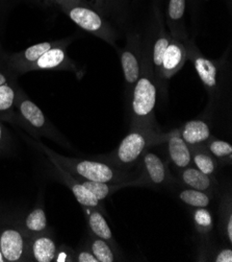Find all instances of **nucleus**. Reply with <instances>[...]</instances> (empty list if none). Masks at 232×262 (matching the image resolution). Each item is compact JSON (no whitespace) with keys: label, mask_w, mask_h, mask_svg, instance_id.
I'll list each match as a JSON object with an SVG mask.
<instances>
[{"label":"nucleus","mask_w":232,"mask_h":262,"mask_svg":"<svg viewBox=\"0 0 232 262\" xmlns=\"http://www.w3.org/2000/svg\"><path fill=\"white\" fill-rule=\"evenodd\" d=\"M25 140L42 151L51 164L59 165L69 173L86 180L105 183H126L138 180L140 176V171L138 170L133 171L132 169L119 168L103 160L95 161L66 157L49 148L38 140L29 137L25 138Z\"/></svg>","instance_id":"1"},{"label":"nucleus","mask_w":232,"mask_h":262,"mask_svg":"<svg viewBox=\"0 0 232 262\" xmlns=\"http://www.w3.org/2000/svg\"><path fill=\"white\" fill-rule=\"evenodd\" d=\"M159 85L154 76L150 60V48H143V64L139 80L130 95L131 127L157 125L156 109Z\"/></svg>","instance_id":"2"},{"label":"nucleus","mask_w":232,"mask_h":262,"mask_svg":"<svg viewBox=\"0 0 232 262\" xmlns=\"http://www.w3.org/2000/svg\"><path fill=\"white\" fill-rule=\"evenodd\" d=\"M166 138L167 134L162 133L158 125L134 126L114 151L100 158L119 168L132 169L148 149L165 143Z\"/></svg>","instance_id":"3"},{"label":"nucleus","mask_w":232,"mask_h":262,"mask_svg":"<svg viewBox=\"0 0 232 262\" xmlns=\"http://www.w3.org/2000/svg\"><path fill=\"white\" fill-rule=\"evenodd\" d=\"M15 112L17 115V126L23 128L31 137L36 140L46 138L55 141L65 148H72L68 139L54 123L49 121L43 110L37 106L21 87L15 99Z\"/></svg>","instance_id":"4"},{"label":"nucleus","mask_w":232,"mask_h":262,"mask_svg":"<svg viewBox=\"0 0 232 262\" xmlns=\"http://www.w3.org/2000/svg\"><path fill=\"white\" fill-rule=\"evenodd\" d=\"M184 44L187 49L188 60L193 63L200 81L208 91L209 108L213 111L222 96V61H215L203 56L194 41L190 39Z\"/></svg>","instance_id":"5"},{"label":"nucleus","mask_w":232,"mask_h":262,"mask_svg":"<svg viewBox=\"0 0 232 262\" xmlns=\"http://www.w3.org/2000/svg\"><path fill=\"white\" fill-rule=\"evenodd\" d=\"M62 11L81 29L115 46L118 38L113 26L96 11L84 3L60 5Z\"/></svg>","instance_id":"6"},{"label":"nucleus","mask_w":232,"mask_h":262,"mask_svg":"<svg viewBox=\"0 0 232 262\" xmlns=\"http://www.w3.org/2000/svg\"><path fill=\"white\" fill-rule=\"evenodd\" d=\"M18 76L9 66L6 54L0 50V120L16 126L15 99L20 88Z\"/></svg>","instance_id":"7"},{"label":"nucleus","mask_w":232,"mask_h":262,"mask_svg":"<svg viewBox=\"0 0 232 262\" xmlns=\"http://www.w3.org/2000/svg\"><path fill=\"white\" fill-rule=\"evenodd\" d=\"M141 165V187L162 188L173 186L177 180L172 176L168 162L156 152L148 149L139 161Z\"/></svg>","instance_id":"8"},{"label":"nucleus","mask_w":232,"mask_h":262,"mask_svg":"<svg viewBox=\"0 0 232 262\" xmlns=\"http://www.w3.org/2000/svg\"><path fill=\"white\" fill-rule=\"evenodd\" d=\"M30 236L21 226H0V251L5 262L31 261Z\"/></svg>","instance_id":"9"},{"label":"nucleus","mask_w":232,"mask_h":262,"mask_svg":"<svg viewBox=\"0 0 232 262\" xmlns=\"http://www.w3.org/2000/svg\"><path fill=\"white\" fill-rule=\"evenodd\" d=\"M120 60L123 70L126 95L130 97L132 90L139 80L143 64V43L138 34H130L127 43L120 50Z\"/></svg>","instance_id":"10"},{"label":"nucleus","mask_w":232,"mask_h":262,"mask_svg":"<svg viewBox=\"0 0 232 262\" xmlns=\"http://www.w3.org/2000/svg\"><path fill=\"white\" fill-rule=\"evenodd\" d=\"M72 39H63L60 41V43L53 48H50L35 62L33 63L29 69L28 72L31 71H46V70H55V71H72L77 72V69L75 63L72 61V59L69 57L67 52V47L71 43Z\"/></svg>","instance_id":"11"},{"label":"nucleus","mask_w":232,"mask_h":262,"mask_svg":"<svg viewBox=\"0 0 232 262\" xmlns=\"http://www.w3.org/2000/svg\"><path fill=\"white\" fill-rule=\"evenodd\" d=\"M60 41L61 40L45 41V42H41L33 46H30L27 49L16 52V54H12V55L6 54L7 62L17 75H22L28 72L29 67L33 63H35L44 54V52H46L50 48H53L54 46L58 45Z\"/></svg>","instance_id":"12"},{"label":"nucleus","mask_w":232,"mask_h":262,"mask_svg":"<svg viewBox=\"0 0 232 262\" xmlns=\"http://www.w3.org/2000/svg\"><path fill=\"white\" fill-rule=\"evenodd\" d=\"M53 174L71 190L77 202H79L83 207L96 208L98 210L105 213L101 202L93 193L86 189L85 186L81 184L73 174L69 173L59 165H54Z\"/></svg>","instance_id":"13"},{"label":"nucleus","mask_w":232,"mask_h":262,"mask_svg":"<svg viewBox=\"0 0 232 262\" xmlns=\"http://www.w3.org/2000/svg\"><path fill=\"white\" fill-rule=\"evenodd\" d=\"M187 61V49L185 44L172 37L164 52L162 60L160 75L161 84L164 81L170 80L173 75H175L184 67Z\"/></svg>","instance_id":"14"},{"label":"nucleus","mask_w":232,"mask_h":262,"mask_svg":"<svg viewBox=\"0 0 232 262\" xmlns=\"http://www.w3.org/2000/svg\"><path fill=\"white\" fill-rule=\"evenodd\" d=\"M167 143L169 159L175 167L183 169L192 165V150L187 142L182 138L179 129L175 128L167 133Z\"/></svg>","instance_id":"15"},{"label":"nucleus","mask_w":232,"mask_h":262,"mask_svg":"<svg viewBox=\"0 0 232 262\" xmlns=\"http://www.w3.org/2000/svg\"><path fill=\"white\" fill-rule=\"evenodd\" d=\"M59 247L50 231L35 235L30 238V258L35 262H54Z\"/></svg>","instance_id":"16"},{"label":"nucleus","mask_w":232,"mask_h":262,"mask_svg":"<svg viewBox=\"0 0 232 262\" xmlns=\"http://www.w3.org/2000/svg\"><path fill=\"white\" fill-rule=\"evenodd\" d=\"M178 129L180 136L190 147L201 146L214 137L211 123L203 118L190 120Z\"/></svg>","instance_id":"17"},{"label":"nucleus","mask_w":232,"mask_h":262,"mask_svg":"<svg viewBox=\"0 0 232 262\" xmlns=\"http://www.w3.org/2000/svg\"><path fill=\"white\" fill-rule=\"evenodd\" d=\"M83 208L87 216L90 233L96 237L106 241L118 254H121L119 246L114 238V235L112 233L110 225L107 222L105 213L96 208Z\"/></svg>","instance_id":"18"},{"label":"nucleus","mask_w":232,"mask_h":262,"mask_svg":"<svg viewBox=\"0 0 232 262\" xmlns=\"http://www.w3.org/2000/svg\"><path fill=\"white\" fill-rule=\"evenodd\" d=\"M179 176L176 179L184 187L197 189L200 191L209 192L214 194V191L217 187L216 178L210 177L201 172L195 166L191 165L186 168L179 169Z\"/></svg>","instance_id":"19"},{"label":"nucleus","mask_w":232,"mask_h":262,"mask_svg":"<svg viewBox=\"0 0 232 262\" xmlns=\"http://www.w3.org/2000/svg\"><path fill=\"white\" fill-rule=\"evenodd\" d=\"M186 0H170L167 10L169 34L180 42H187L189 36L185 26Z\"/></svg>","instance_id":"20"},{"label":"nucleus","mask_w":232,"mask_h":262,"mask_svg":"<svg viewBox=\"0 0 232 262\" xmlns=\"http://www.w3.org/2000/svg\"><path fill=\"white\" fill-rule=\"evenodd\" d=\"M20 226L30 237L50 231L47 223L44 205L41 202L38 203V205L32 209V211L24 217Z\"/></svg>","instance_id":"21"},{"label":"nucleus","mask_w":232,"mask_h":262,"mask_svg":"<svg viewBox=\"0 0 232 262\" xmlns=\"http://www.w3.org/2000/svg\"><path fill=\"white\" fill-rule=\"evenodd\" d=\"M171 38H172V36L164 30L162 22L160 21V31H159L156 39H154V41H153L152 48L150 49L151 65H152V69L154 72V76H156V80H157L159 86L161 84L160 75H161L163 56H164V52H165Z\"/></svg>","instance_id":"22"},{"label":"nucleus","mask_w":232,"mask_h":262,"mask_svg":"<svg viewBox=\"0 0 232 262\" xmlns=\"http://www.w3.org/2000/svg\"><path fill=\"white\" fill-rule=\"evenodd\" d=\"M191 150L193 166L205 174L216 178L219 169V163L214 157H212L202 146L191 147Z\"/></svg>","instance_id":"23"},{"label":"nucleus","mask_w":232,"mask_h":262,"mask_svg":"<svg viewBox=\"0 0 232 262\" xmlns=\"http://www.w3.org/2000/svg\"><path fill=\"white\" fill-rule=\"evenodd\" d=\"M86 245L94 254L98 262H115L120 259V254H118L106 241L94 236L91 233Z\"/></svg>","instance_id":"24"},{"label":"nucleus","mask_w":232,"mask_h":262,"mask_svg":"<svg viewBox=\"0 0 232 262\" xmlns=\"http://www.w3.org/2000/svg\"><path fill=\"white\" fill-rule=\"evenodd\" d=\"M206 151L218 161L219 164H231L232 162V145L230 142L212 137L201 145Z\"/></svg>","instance_id":"25"},{"label":"nucleus","mask_w":232,"mask_h":262,"mask_svg":"<svg viewBox=\"0 0 232 262\" xmlns=\"http://www.w3.org/2000/svg\"><path fill=\"white\" fill-rule=\"evenodd\" d=\"M220 227L229 247L232 244V198L231 191L224 193L220 205Z\"/></svg>","instance_id":"26"},{"label":"nucleus","mask_w":232,"mask_h":262,"mask_svg":"<svg viewBox=\"0 0 232 262\" xmlns=\"http://www.w3.org/2000/svg\"><path fill=\"white\" fill-rule=\"evenodd\" d=\"M177 193L180 201L192 208H208L211 205L214 195L209 192L188 187L183 188Z\"/></svg>","instance_id":"27"},{"label":"nucleus","mask_w":232,"mask_h":262,"mask_svg":"<svg viewBox=\"0 0 232 262\" xmlns=\"http://www.w3.org/2000/svg\"><path fill=\"white\" fill-rule=\"evenodd\" d=\"M193 224L200 235H209L214 229V217L208 208H194Z\"/></svg>","instance_id":"28"},{"label":"nucleus","mask_w":232,"mask_h":262,"mask_svg":"<svg viewBox=\"0 0 232 262\" xmlns=\"http://www.w3.org/2000/svg\"><path fill=\"white\" fill-rule=\"evenodd\" d=\"M12 146V137L7 126L0 120V156L10 151Z\"/></svg>","instance_id":"29"},{"label":"nucleus","mask_w":232,"mask_h":262,"mask_svg":"<svg viewBox=\"0 0 232 262\" xmlns=\"http://www.w3.org/2000/svg\"><path fill=\"white\" fill-rule=\"evenodd\" d=\"M74 261L76 262H98L94 254L85 244L80 249L74 251Z\"/></svg>","instance_id":"30"},{"label":"nucleus","mask_w":232,"mask_h":262,"mask_svg":"<svg viewBox=\"0 0 232 262\" xmlns=\"http://www.w3.org/2000/svg\"><path fill=\"white\" fill-rule=\"evenodd\" d=\"M56 261H74V251L66 246H62L58 250V255Z\"/></svg>","instance_id":"31"},{"label":"nucleus","mask_w":232,"mask_h":262,"mask_svg":"<svg viewBox=\"0 0 232 262\" xmlns=\"http://www.w3.org/2000/svg\"><path fill=\"white\" fill-rule=\"evenodd\" d=\"M212 261L216 262H232V250L230 247L219 250L213 257Z\"/></svg>","instance_id":"32"},{"label":"nucleus","mask_w":232,"mask_h":262,"mask_svg":"<svg viewBox=\"0 0 232 262\" xmlns=\"http://www.w3.org/2000/svg\"><path fill=\"white\" fill-rule=\"evenodd\" d=\"M55 2L60 5H69V4H80L84 3V0H55Z\"/></svg>","instance_id":"33"},{"label":"nucleus","mask_w":232,"mask_h":262,"mask_svg":"<svg viewBox=\"0 0 232 262\" xmlns=\"http://www.w3.org/2000/svg\"><path fill=\"white\" fill-rule=\"evenodd\" d=\"M0 262H5V259H4V256L2 254V251H0Z\"/></svg>","instance_id":"34"},{"label":"nucleus","mask_w":232,"mask_h":262,"mask_svg":"<svg viewBox=\"0 0 232 262\" xmlns=\"http://www.w3.org/2000/svg\"><path fill=\"white\" fill-rule=\"evenodd\" d=\"M0 50H2V47H0Z\"/></svg>","instance_id":"35"}]
</instances>
